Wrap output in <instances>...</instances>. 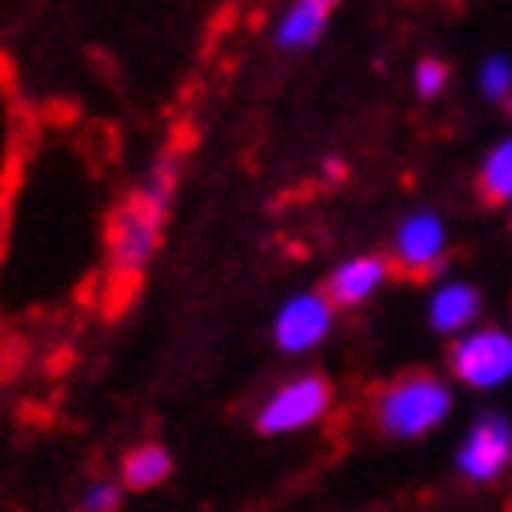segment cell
Returning <instances> with one entry per match:
<instances>
[{
	"mask_svg": "<svg viewBox=\"0 0 512 512\" xmlns=\"http://www.w3.org/2000/svg\"><path fill=\"white\" fill-rule=\"evenodd\" d=\"M473 313H478V296H473L469 287H443L439 296H434V309H430V322L439 330H460L473 322Z\"/></svg>",
	"mask_w": 512,
	"mask_h": 512,
	"instance_id": "cell-9",
	"label": "cell"
},
{
	"mask_svg": "<svg viewBox=\"0 0 512 512\" xmlns=\"http://www.w3.org/2000/svg\"><path fill=\"white\" fill-rule=\"evenodd\" d=\"M482 196L499 204V200H512V139L499 144L491 157L482 165Z\"/></svg>",
	"mask_w": 512,
	"mask_h": 512,
	"instance_id": "cell-12",
	"label": "cell"
},
{
	"mask_svg": "<svg viewBox=\"0 0 512 512\" xmlns=\"http://www.w3.org/2000/svg\"><path fill=\"white\" fill-rule=\"evenodd\" d=\"M326 18H330V5H322V0H309V5H296L287 14V22L278 27V40H283L287 48H296V44H309L322 35L326 27Z\"/></svg>",
	"mask_w": 512,
	"mask_h": 512,
	"instance_id": "cell-10",
	"label": "cell"
},
{
	"mask_svg": "<svg viewBox=\"0 0 512 512\" xmlns=\"http://www.w3.org/2000/svg\"><path fill=\"white\" fill-rule=\"evenodd\" d=\"M512 456V430L504 417H482L473 434L460 447V469L469 473V478H495L499 469L508 465Z\"/></svg>",
	"mask_w": 512,
	"mask_h": 512,
	"instance_id": "cell-5",
	"label": "cell"
},
{
	"mask_svg": "<svg viewBox=\"0 0 512 512\" xmlns=\"http://www.w3.org/2000/svg\"><path fill=\"white\" fill-rule=\"evenodd\" d=\"M443 83H447L443 61H421V66H417V92L434 96V92H443Z\"/></svg>",
	"mask_w": 512,
	"mask_h": 512,
	"instance_id": "cell-14",
	"label": "cell"
},
{
	"mask_svg": "<svg viewBox=\"0 0 512 512\" xmlns=\"http://www.w3.org/2000/svg\"><path fill=\"white\" fill-rule=\"evenodd\" d=\"M452 369L469 387H495L512 378V339L504 330H478L452 348Z\"/></svg>",
	"mask_w": 512,
	"mask_h": 512,
	"instance_id": "cell-3",
	"label": "cell"
},
{
	"mask_svg": "<svg viewBox=\"0 0 512 512\" xmlns=\"http://www.w3.org/2000/svg\"><path fill=\"white\" fill-rule=\"evenodd\" d=\"M382 278H387V261H382V256H361V261L343 265L339 274H330L326 296H330V304H361Z\"/></svg>",
	"mask_w": 512,
	"mask_h": 512,
	"instance_id": "cell-8",
	"label": "cell"
},
{
	"mask_svg": "<svg viewBox=\"0 0 512 512\" xmlns=\"http://www.w3.org/2000/svg\"><path fill=\"white\" fill-rule=\"evenodd\" d=\"M508 83H512V70H508V61L504 57H491L482 66V87L491 96H499V92H508Z\"/></svg>",
	"mask_w": 512,
	"mask_h": 512,
	"instance_id": "cell-13",
	"label": "cell"
},
{
	"mask_svg": "<svg viewBox=\"0 0 512 512\" xmlns=\"http://www.w3.org/2000/svg\"><path fill=\"white\" fill-rule=\"evenodd\" d=\"M87 508H92V512H113V508H118V486H96V491L92 495H87Z\"/></svg>",
	"mask_w": 512,
	"mask_h": 512,
	"instance_id": "cell-15",
	"label": "cell"
},
{
	"mask_svg": "<svg viewBox=\"0 0 512 512\" xmlns=\"http://www.w3.org/2000/svg\"><path fill=\"white\" fill-rule=\"evenodd\" d=\"M439 256H443V222L434 213H413L400 226V270L426 278L439 270Z\"/></svg>",
	"mask_w": 512,
	"mask_h": 512,
	"instance_id": "cell-6",
	"label": "cell"
},
{
	"mask_svg": "<svg viewBox=\"0 0 512 512\" xmlns=\"http://www.w3.org/2000/svg\"><path fill=\"white\" fill-rule=\"evenodd\" d=\"M330 404V387L322 378H300V382H287L283 391L274 395L270 404L261 408V417H256V426L265 434H283V430H300L317 421L326 413Z\"/></svg>",
	"mask_w": 512,
	"mask_h": 512,
	"instance_id": "cell-4",
	"label": "cell"
},
{
	"mask_svg": "<svg viewBox=\"0 0 512 512\" xmlns=\"http://www.w3.org/2000/svg\"><path fill=\"white\" fill-rule=\"evenodd\" d=\"M326 326H330V304L322 296H296L278 313V326H274L278 348H287V352L313 348V343L326 335Z\"/></svg>",
	"mask_w": 512,
	"mask_h": 512,
	"instance_id": "cell-7",
	"label": "cell"
},
{
	"mask_svg": "<svg viewBox=\"0 0 512 512\" xmlns=\"http://www.w3.org/2000/svg\"><path fill=\"white\" fill-rule=\"evenodd\" d=\"M165 473H170V456H165V447H135L131 456H126V486L131 491H148V486L165 482Z\"/></svg>",
	"mask_w": 512,
	"mask_h": 512,
	"instance_id": "cell-11",
	"label": "cell"
},
{
	"mask_svg": "<svg viewBox=\"0 0 512 512\" xmlns=\"http://www.w3.org/2000/svg\"><path fill=\"white\" fill-rule=\"evenodd\" d=\"M447 404H452V400H447V387L439 378L408 374V378L391 382V387L382 391L378 421H382V430L413 439V434H426L430 426H439L443 413H447Z\"/></svg>",
	"mask_w": 512,
	"mask_h": 512,
	"instance_id": "cell-2",
	"label": "cell"
},
{
	"mask_svg": "<svg viewBox=\"0 0 512 512\" xmlns=\"http://www.w3.org/2000/svg\"><path fill=\"white\" fill-rule=\"evenodd\" d=\"M165 204H170V174L161 170L118 217H113L109 243H113V265H118L122 274L144 270V261L152 256V248H157V230H161Z\"/></svg>",
	"mask_w": 512,
	"mask_h": 512,
	"instance_id": "cell-1",
	"label": "cell"
}]
</instances>
